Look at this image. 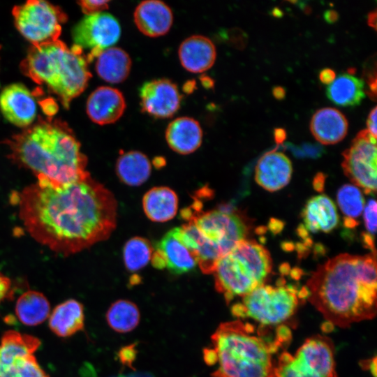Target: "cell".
<instances>
[{
  "mask_svg": "<svg viewBox=\"0 0 377 377\" xmlns=\"http://www.w3.org/2000/svg\"><path fill=\"white\" fill-rule=\"evenodd\" d=\"M83 50L61 40L32 45L22 61V72L56 94L64 107L87 87L91 77Z\"/></svg>",
  "mask_w": 377,
  "mask_h": 377,
  "instance_id": "5",
  "label": "cell"
},
{
  "mask_svg": "<svg viewBox=\"0 0 377 377\" xmlns=\"http://www.w3.org/2000/svg\"><path fill=\"white\" fill-rule=\"evenodd\" d=\"M15 313L22 324L36 326L49 317L50 305L43 293L28 290L18 297L15 304Z\"/></svg>",
  "mask_w": 377,
  "mask_h": 377,
  "instance_id": "28",
  "label": "cell"
},
{
  "mask_svg": "<svg viewBox=\"0 0 377 377\" xmlns=\"http://www.w3.org/2000/svg\"><path fill=\"white\" fill-rule=\"evenodd\" d=\"M119 180L131 186L144 184L151 172V165L145 154L138 151L121 152L115 164Z\"/></svg>",
  "mask_w": 377,
  "mask_h": 377,
  "instance_id": "27",
  "label": "cell"
},
{
  "mask_svg": "<svg viewBox=\"0 0 377 377\" xmlns=\"http://www.w3.org/2000/svg\"><path fill=\"white\" fill-rule=\"evenodd\" d=\"M335 78V72L329 68L323 69L319 73V79L320 82L325 84H330Z\"/></svg>",
  "mask_w": 377,
  "mask_h": 377,
  "instance_id": "38",
  "label": "cell"
},
{
  "mask_svg": "<svg viewBox=\"0 0 377 377\" xmlns=\"http://www.w3.org/2000/svg\"><path fill=\"white\" fill-rule=\"evenodd\" d=\"M344 174L365 193H375L377 178L376 138L367 129L360 131L343 152Z\"/></svg>",
  "mask_w": 377,
  "mask_h": 377,
  "instance_id": "12",
  "label": "cell"
},
{
  "mask_svg": "<svg viewBox=\"0 0 377 377\" xmlns=\"http://www.w3.org/2000/svg\"><path fill=\"white\" fill-rule=\"evenodd\" d=\"M143 112L156 118L173 116L180 107L182 96L177 86L168 79L148 81L140 89Z\"/></svg>",
  "mask_w": 377,
  "mask_h": 377,
  "instance_id": "15",
  "label": "cell"
},
{
  "mask_svg": "<svg viewBox=\"0 0 377 377\" xmlns=\"http://www.w3.org/2000/svg\"><path fill=\"white\" fill-rule=\"evenodd\" d=\"M273 14L274 16H281V10H279L278 8H275L274 10H273Z\"/></svg>",
  "mask_w": 377,
  "mask_h": 377,
  "instance_id": "45",
  "label": "cell"
},
{
  "mask_svg": "<svg viewBox=\"0 0 377 377\" xmlns=\"http://www.w3.org/2000/svg\"><path fill=\"white\" fill-rule=\"evenodd\" d=\"M142 208L147 217L154 222L163 223L172 219L178 209L177 193L167 186H155L143 196Z\"/></svg>",
  "mask_w": 377,
  "mask_h": 377,
  "instance_id": "24",
  "label": "cell"
},
{
  "mask_svg": "<svg viewBox=\"0 0 377 377\" xmlns=\"http://www.w3.org/2000/svg\"><path fill=\"white\" fill-rule=\"evenodd\" d=\"M292 172V163L286 155L272 150L258 160L255 168V180L264 189L276 191L289 183Z\"/></svg>",
  "mask_w": 377,
  "mask_h": 377,
  "instance_id": "18",
  "label": "cell"
},
{
  "mask_svg": "<svg viewBox=\"0 0 377 377\" xmlns=\"http://www.w3.org/2000/svg\"><path fill=\"white\" fill-rule=\"evenodd\" d=\"M79 377H97V374L95 371L93 366L89 363H85L80 370ZM116 377H124L121 374Z\"/></svg>",
  "mask_w": 377,
  "mask_h": 377,
  "instance_id": "40",
  "label": "cell"
},
{
  "mask_svg": "<svg viewBox=\"0 0 377 377\" xmlns=\"http://www.w3.org/2000/svg\"><path fill=\"white\" fill-rule=\"evenodd\" d=\"M337 203L342 213L351 220L360 216L364 207V199L361 191L353 184H345L339 189Z\"/></svg>",
  "mask_w": 377,
  "mask_h": 377,
  "instance_id": "32",
  "label": "cell"
},
{
  "mask_svg": "<svg viewBox=\"0 0 377 377\" xmlns=\"http://www.w3.org/2000/svg\"><path fill=\"white\" fill-rule=\"evenodd\" d=\"M0 110L9 122L22 128L29 126L37 113L34 95L18 83L6 87L0 93Z\"/></svg>",
  "mask_w": 377,
  "mask_h": 377,
  "instance_id": "16",
  "label": "cell"
},
{
  "mask_svg": "<svg viewBox=\"0 0 377 377\" xmlns=\"http://www.w3.org/2000/svg\"><path fill=\"white\" fill-rule=\"evenodd\" d=\"M307 297L306 286L299 288L281 279L275 286L257 287L234 304L231 311L239 320L250 318L261 327H278L291 318Z\"/></svg>",
  "mask_w": 377,
  "mask_h": 377,
  "instance_id": "7",
  "label": "cell"
},
{
  "mask_svg": "<svg viewBox=\"0 0 377 377\" xmlns=\"http://www.w3.org/2000/svg\"><path fill=\"white\" fill-rule=\"evenodd\" d=\"M154 247L142 237L129 239L123 248V260L126 269L135 272L144 268L151 260Z\"/></svg>",
  "mask_w": 377,
  "mask_h": 377,
  "instance_id": "31",
  "label": "cell"
},
{
  "mask_svg": "<svg viewBox=\"0 0 377 377\" xmlns=\"http://www.w3.org/2000/svg\"><path fill=\"white\" fill-rule=\"evenodd\" d=\"M140 319L135 304L127 300H119L111 304L106 313V320L113 330L126 333L134 330Z\"/></svg>",
  "mask_w": 377,
  "mask_h": 377,
  "instance_id": "30",
  "label": "cell"
},
{
  "mask_svg": "<svg viewBox=\"0 0 377 377\" xmlns=\"http://www.w3.org/2000/svg\"><path fill=\"white\" fill-rule=\"evenodd\" d=\"M364 220L367 230L370 235H374L376 230L377 205L375 200H370L364 207Z\"/></svg>",
  "mask_w": 377,
  "mask_h": 377,
  "instance_id": "33",
  "label": "cell"
},
{
  "mask_svg": "<svg viewBox=\"0 0 377 377\" xmlns=\"http://www.w3.org/2000/svg\"><path fill=\"white\" fill-rule=\"evenodd\" d=\"M40 105L43 112L47 116L54 115L58 109L57 103L52 99H45L42 101Z\"/></svg>",
  "mask_w": 377,
  "mask_h": 377,
  "instance_id": "39",
  "label": "cell"
},
{
  "mask_svg": "<svg viewBox=\"0 0 377 377\" xmlns=\"http://www.w3.org/2000/svg\"><path fill=\"white\" fill-rule=\"evenodd\" d=\"M256 328L237 319L223 323L212 336V347L205 348L204 360L216 364L212 377H273L276 354L291 339L288 327Z\"/></svg>",
  "mask_w": 377,
  "mask_h": 377,
  "instance_id": "4",
  "label": "cell"
},
{
  "mask_svg": "<svg viewBox=\"0 0 377 377\" xmlns=\"http://www.w3.org/2000/svg\"><path fill=\"white\" fill-rule=\"evenodd\" d=\"M376 113L377 108L375 106L370 112L367 121V126L368 131L372 136L376 138L377 128H376Z\"/></svg>",
  "mask_w": 377,
  "mask_h": 377,
  "instance_id": "37",
  "label": "cell"
},
{
  "mask_svg": "<svg viewBox=\"0 0 377 377\" xmlns=\"http://www.w3.org/2000/svg\"><path fill=\"white\" fill-rule=\"evenodd\" d=\"M181 215L187 221H192L223 256L246 239L250 230L247 219L226 206L200 212L196 202L193 207L184 209Z\"/></svg>",
  "mask_w": 377,
  "mask_h": 377,
  "instance_id": "8",
  "label": "cell"
},
{
  "mask_svg": "<svg viewBox=\"0 0 377 377\" xmlns=\"http://www.w3.org/2000/svg\"><path fill=\"white\" fill-rule=\"evenodd\" d=\"M95 68L105 81L120 83L128 76L131 68V59L123 49L110 47L104 50L97 57Z\"/></svg>",
  "mask_w": 377,
  "mask_h": 377,
  "instance_id": "26",
  "label": "cell"
},
{
  "mask_svg": "<svg viewBox=\"0 0 377 377\" xmlns=\"http://www.w3.org/2000/svg\"><path fill=\"white\" fill-rule=\"evenodd\" d=\"M151 262L155 268H166L173 274L188 273L198 265L194 255L179 239L176 228L156 243Z\"/></svg>",
  "mask_w": 377,
  "mask_h": 377,
  "instance_id": "14",
  "label": "cell"
},
{
  "mask_svg": "<svg viewBox=\"0 0 377 377\" xmlns=\"http://www.w3.org/2000/svg\"><path fill=\"white\" fill-rule=\"evenodd\" d=\"M376 253H342L318 267L305 286L307 299L330 323L341 327L374 318Z\"/></svg>",
  "mask_w": 377,
  "mask_h": 377,
  "instance_id": "2",
  "label": "cell"
},
{
  "mask_svg": "<svg viewBox=\"0 0 377 377\" xmlns=\"http://www.w3.org/2000/svg\"><path fill=\"white\" fill-rule=\"evenodd\" d=\"M3 143L8 147V158L31 171L38 182L63 185L89 174L80 143L60 119L39 118Z\"/></svg>",
  "mask_w": 377,
  "mask_h": 377,
  "instance_id": "3",
  "label": "cell"
},
{
  "mask_svg": "<svg viewBox=\"0 0 377 377\" xmlns=\"http://www.w3.org/2000/svg\"><path fill=\"white\" fill-rule=\"evenodd\" d=\"M165 139L174 151L183 155L189 154L201 145L202 131L198 121L188 117H181L168 125Z\"/></svg>",
  "mask_w": 377,
  "mask_h": 377,
  "instance_id": "21",
  "label": "cell"
},
{
  "mask_svg": "<svg viewBox=\"0 0 377 377\" xmlns=\"http://www.w3.org/2000/svg\"><path fill=\"white\" fill-rule=\"evenodd\" d=\"M306 229L317 232H329L338 224L339 216L333 201L325 195L310 198L302 213Z\"/></svg>",
  "mask_w": 377,
  "mask_h": 377,
  "instance_id": "23",
  "label": "cell"
},
{
  "mask_svg": "<svg viewBox=\"0 0 377 377\" xmlns=\"http://www.w3.org/2000/svg\"><path fill=\"white\" fill-rule=\"evenodd\" d=\"M121 28L117 20L108 13L85 15L72 30L74 45L89 52L88 62L93 61L105 49L119 39Z\"/></svg>",
  "mask_w": 377,
  "mask_h": 377,
  "instance_id": "13",
  "label": "cell"
},
{
  "mask_svg": "<svg viewBox=\"0 0 377 377\" xmlns=\"http://www.w3.org/2000/svg\"><path fill=\"white\" fill-rule=\"evenodd\" d=\"M272 268L269 251L254 240L246 239L217 262L212 273L215 288L229 303L265 283Z\"/></svg>",
  "mask_w": 377,
  "mask_h": 377,
  "instance_id": "6",
  "label": "cell"
},
{
  "mask_svg": "<svg viewBox=\"0 0 377 377\" xmlns=\"http://www.w3.org/2000/svg\"><path fill=\"white\" fill-rule=\"evenodd\" d=\"M274 138L275 142L281 144L286 138V132L282 128H276L274 130Z\"/></svg>",
  "mask_w": 377,
  "mask_h": 377,
  "instance_id": "41",
  "label": "cell"
},
{
  "mask_svg": "<svg viewBox=\"0 0 377 377\" xmlns=\"http://www.w3.org/2000/svg\"><path fill=\"white\" fill-rule=\"evenodd\" d=\"M273 377H337L332 342L315 336L306 339L293 355L277 357Z\"/></svg>",
  "mask_w": 377,
  "mask_h": 377,
  "instance_id": "9",
  "label": "cell"
},
{
  "mask_svg": "<svg viewBox=\"0 0 377 377\" xmlns=\"http://www.w3.org/2000/svg\"><path fill=\"white\" fill-rule=\"evenodd\" d=\"M49 327L56 335L68 337L81 331L84 325L82 304L75 300H68L58 304L49 316Z\"/></svg>",
  "mask_w": 377,
  "mask_h": 377,
  "instance_id": "25",
  "label": "cell"
},
{
  "mask_svg": "<svg viewBox=\"0 0 377 377\" xmlns=\"http://www.w3.org/2000/svg\"><path fill=\"white\" fill-rule=\"evenodd\" d=\"M182 66L191 73H202L209 69L216 59V48L206 36L193 35L186 38L178 51Z\"/></svg>",
  "mask_w": 377,
  "mask_h": 377,
  "instance_id": "20",
  "label": "cell"
},
{
  "mask_svg": "<svg viewBox=\"0 0 377 377\" xmlns=\"http://www.w3.org/2000/svg\"><path fill=\"white\" fill-rule=\"evenodd\" d=\"M11 286L10 279L0 273V302L8 296Z\"/></svg>",
  "mask_w": 377,
  "mask_h": 377,
  "instance_id": "36",
  "label": "cell"
},
{
  "mask_svg": "<svg viewBox=\"0 0 377 377\" xmlns=\"http://www.w3.org/2000/svg\"><path fill=\"white\" fill-rule=\"evenodd\" d=\"M376 10L371 11L367 16L368 24L375 30L376 29Z\"/></svg>",
  "mask_w": 377,
  "mask_h": 377,
  "instance_id": "44",
  "label": "cell"
},
{
  "mask_svg": "<svg viewBox=\"0 0 377 377\" xmlns=\"http://www.w3.org/2000/svg\"><path fill=\"white\" fill-rule=\"evenodd\" d=\"M348 127V121L344 114L334 108L318 110L310 122L311 133L323 145L340 142L346 135Z\"/></svg>",
  "mask_w": 377,
  "mask_h": 377,
  "instance_id": "22",
  "label": "cell"
},
{
  "mask_svg": "<svg viewBox=\"0 0 377 377\" xmlns=\"http://www.w3.org/2000/svg\"><path fill=\"white\" fill-rule=\"evenodd\" d=\"M136 355V350L133 346H129L121 348L119 353L120 361L126 365L131 366Z\"/></svg>",
  "mask_w": 377,
  "mask_h": 377,
  "instance_id": "35",
  "label": "cell"
},
{
  "mask_svg": "<svg viewBox=\"0 0 377 377\" xmlns=\"http://www.w3.org/2000/svg\"><path fill=\"white\" fill-rule=\"evenodd\" d=\"M15 24L32 45L58 40L66 15L57 6L45 1L31 0L13 10Z\"/></svg>",
  "mask_w": 377,
  "mask_h": 377,
  "instance_id": "10",
  "label": "cell"
},
{
  "mask_svg": "<svg viewBox=\"0 0 377 377\" xmlns=\"http://www.w3.org/2000/svg\"><path fill=\"white\" fill-rule=\"evenodd\" d=\"M326 94L336 105H357L365 96L364 81L348 73L341 74L329 84Z\"/></svg>",
  "mask_w": 377,
  "mask_h": 377,
  "instance_id": "29",
  "label": "cell"
},
{
  "mask_svg": "<svg viewBox=\"0 0 377 377\" xmlns=\"http://www.w3.org/2000/svg\"><path fill=\"white\" fill-rule=\"evenodd\" d=\"M133 17L139 31L149 37H158L167 34L173 22L170 8L158 0L140 2L135 9Z\"/></svg>",
  "mask_w": 377,
  "mask_h": 377,
  "instance_id": "19",
  "label": "cell"
},
{
  "mask_svg": "<svg viewBox=\"0 0 377 377\" xmlns=\"http://www.w3.org/2000/svg\"><path fill=\"white\" fill-rule=\"evenodd\" d=\"M272 94L275 98L282 100L285 98L286 90L280 86L274 87L272 89Z\"/></svg>",
  "mask_w": 377,
  "mask_h": 377,
  "instance_id": "43",
  "label": "cell"
},
{
  "mask_svg": "<svg viewBox=\"0 0 377 377\" xmlns=\"http://www.w3.org/2000/svg\"><path fill=\"white\" fill-rule=\"evenodd\" d=\"M40 341L15 330L4 332L0 341V377H49L34 355Z\"/></svg>",
  "mask_w": 377,
  "mask_h": 377,
  "instance_id": "11",
  "label": "cell"
},
{
  "mask_svg": "<svg viewBox=\"0 0 377 377\" xmlns=\"http://www.w3.org/2000/svg\"><path fill=\"white\" fill-rule=\"evenodd\" d=\"M13 197L31 237L64 256L106 240L117 226L114 195L90 174L63 185L37 181Z\"/></svg>",
  "mask_w": 377,
  "mask_h": 377,
  "instance_id": "1",
  "label": "cell"
},
{
  "mask_svg": "<svg viewBox=\"0 0 377 377\" xmlns=\"http://www.w3.org/2000/svg\"><path fill=\"white\" fill-rule=\"evenodd\" d=\"M110 1L82 0L78 2L82 12L86 15H92L103 12L109 7Z\"/></svg>",
  "mask_w": 377,
  "mask_h": 377,
  "instance_id": "34",
  "label": "cell"
},
{
  "mask_svg": "<svg viewBox=\"0 0 377 377\" xmlns=\"http://www.w3.org/2000/svg\"><path fill=\"white\" fill-rule=\"evenodd\" d=\"M126 101L117 89L103 86L96 89L87 102V113L92 121L99 125L114 123L123 114Z\"/></svg>",
  "mask_w": 377,
  "mask_h": 377,
  "instance_id": "17",
  "label": "cell"
},
{
  "mask_svg": "<svg viewBox=\"0 0 377 377\" xmlns=\"http://www.w3.org/2000/svg\"><path fill=\"white\" fill-rule=\"evenodd\" d=\"M324 18L328 23H334L339 18L338 13L334 10H327L324 13Z\"/></svg>",
  "mask_w": 377,
  "mask_h": 377,
  "instance_id": "42",
  "label": "cell"
}]
</instances>
